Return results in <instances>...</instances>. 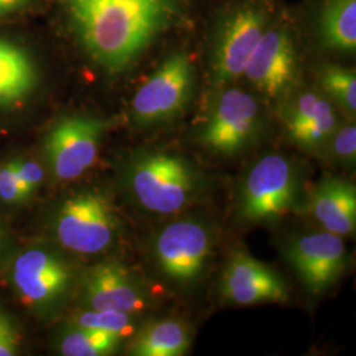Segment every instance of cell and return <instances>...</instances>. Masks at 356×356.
I'll return each instance as SVG.
<instances>
[{
    "label": "cell",
    "mask_w": 356,
    "mask_h": 356,
    "mask_svg": "<svg viewBox=\"0 0 356 356\" xmlns=\"http://www.w3.org/2000/svg\"><path fill=\"white\" fill-rule=\"evenodd\" d=\"M260 120V106L251 94L225 90L207 116L200 140L213 153L234 156L254 141Z\"/></svg>",
    "instance_id": "8"
},
{
    "label": "cell",
    "mask_w": 356,
    "mask_h": 356,
    "mask_svg": "<svg viewBox=\"0 0 356 356\" xmlns=\"http://www.w3.org/2000/svg\"><path fill=\"white\" fill-rule=\"evenodd\" d=\"M322 42L334 51L356 49V0H325L319 15Z\"/></svg>",
    "instance_id": "19"
},
{
    "label": "cell",
    "mask_w": 356,
    "mask_h": 356,
    "mask_svg": "<svg viewBox=\"0 0 356 356\" xmlns=\"http://www.w3.org/2000/svg\"><path fill=\"white\" fill-rule=\"evenodd\" d=\"M106 127L101 119L85 115L66 116L51 127L45 154L56 178L73 181L95 164Z\"/></svg>",
    "instance_id": "7"
},
{
    "label": "cell",
    "mask_w": 356,
    "mask_h": 356,
    "mask_svg": "<svg viewBox=\"0 0 356 356\" xmlns=\"http://www.w3.org/2000/svg\"><path fill=\"white\" fill-rule=\"evenodd\" d=\"M322 151L329 154L332 161L341 165L351 166L356 161V127L354 123L338 126L332 132Z\"/></svg>",
    "instance_id": "23"
},
{
    "label": "cell",
    "mask_w": 356,
    "mask_h": 356,
    "mask_svg": "<svg viewBox=\"0 0 356 356\" xmlns=\"http://www.w3.org/2000/svg\"><path fill=\"white\" fill-rule=\"evenodd\" d=\"M284 119L289 139L306 152L322 151L339 126L332 103L314 91H305L293 98Z\"/></svg>",
    "instance_id": "15"
},
{
    "label": "cell",
    "mask_w": 356,
    "mask_h": 356,
    "mask_svg": "<svg viewBox=\"0 0 356 356\" xmlns=\"http://www.w3.org/2000/svg\"><path fill=\"white\" fill-rule=\"evenodd\" d=\"M191 346V329L179 319L164 318L148 322L138 331L129 347L135 356H182Z\"/></svg>",
    "instance_id": "18"
},
{
    "label": "cell",
    "mask_w": 356,
    "mask_h": 356,
    "mask_svg": "<svg viewBox=\"0 0 356 356\" xmlns=\"http://www.w3.org/2000/svg\"><path fill=\"white\" fill-rule=\"evenodd\" d=\"M1 238H3V234H1V231H0V242H1Z\"/></svg>",
    "instance_id": "28"
},
{
    "label": "cell",
    "mask_w": 356,
    "mask_h": 356,
    "mask_svg": "<svg viewBox=\"0 0 356 356\" xmlns=\"http://www.w3.org/2000/svg\"><path fill=\"white\" fill-rule=\"evenodd\" d=\"M76 326L110 332L124 339L135 330V314L115 310L90 309L78 316Z\"/></svg>",
    "instance_id": "22"
},
{
    "label": "cell",
    "mask_w": 356,
    "mask_h": 356,
    "mask_svg": "<svg viewBox=\"0 0 356 356\" xmlns=\"http://www.w3.org/2000/svg\"><path fill=\"white\" fill-rule=\"evenodd\" d=\"M38 72L31 54L0 38V110L22 106L38 88Z\"/></svg>",
    "instance_id": "17"
},
{
    "label": "cell",
    "mask_w": 356,
    "mask_h": 356,
    "mask_svg": "<svg viewBox=\"0 0 356 356\" xmlns=\"http://www.w3.org/2000/svg\"><path fill=\"white\" fill-rule=\"evenodd\" d=\"M17 176L29 194L38 189L44 179V170L41 165L33 160L15 161Z\"/></svg>",
    "instance_id": "25"
},
{
    "label": "cell",
    "mask_w": 356,
    "mask_h": 356,
    "mask_svg": "<svg viewBox=\"0 0 356 356\" xmlns=\"http://www.w3.org/2000/svg\"><path fill=\"white\" fill-rule=\"evenodd\" d=\"M310 213L325 231L339 236L355 232L356 186L344 178L322 179L312 191Z\"/></svg>",
    "instance_id": "16"
},
{
    "label": "cell",
    "mask_w": 356,
    "mask_h": 356,
    "mask_svg": "<svg viewBox=\"0 0 356 356\" xmlns=\"http://www.w3.org/2000/svg\"><path fill=\"white\" fill-rule=\"evenodd\" d=\"M119 229L120 223L110 200L97 191H82L67 198L54 220L58 243L79 254L107 251L118 238Z\"/></svg>",
    "instance_id": "3"
},
{
    "label": "cell",
    "mask_w": 356,
    "mask_h": 356,
    "mask_svg": "<svg viewBox=\"0 0 356 356\" xmlns=\"http://www.w3.org/2000/svg\"><path fill=\"white\" fill-rule=\"evenodd\" d=\"M83 300L92 310L135 316L148 305V297L135 276L116 261H104L90 269L83 284Z\"/></svg>",
    "instance_id": "14"
},
{
    "label": "cell",
    "mask_w": 356,
    "mask_h": 356,
    "mask_svg": "<svg viewBox=\"0 0 356 356\" xmlns=\"http://www.w3.org/2000/svg\"><path fill=\"white\" fill-rule=\"evenodd\" d=\"M213 252V234L204 222L179 219L161 229L153 242L157 267L168 279L191 285L204 275Z\"/></svg>",
    "instance_id": "6"
},
{
    "label": "cell",
    "mask_w": 356,
    "mask_h": 356,
    "mask_svg": "<svg viewBox=\"0 0 356 356\" xmlns=\"http://www.w3.org/2000/svg\"><path fill=\"white\" fill-rule=\"evenodd\" d=\"M194 65L186 53H173L141 85L132 99V118L139 126L175 119L191 101Z\"/></svg>",
    "instance_id": "5"
},
{
    "label": "cell",
    "mask_w": 356,
    "mask_h": 356,
    "mask_svg": "<svg viewBox=\"0 0 356 356\" xmlns=\"http://www.w3.org/2000/svg\"><path fill=\"white\" fill-rule=\"evenodd\" d=\"M123 338L86 327L76 326L67 332L60 343V351L65 356H103L114 353Z\"/></svg>",
    "instance_id": "20"
},
{
    "label": "cell",
    "mask_w": 356,
    "mask_h": 356,
    "mask_svg": "<svg viewBox=\"0 0 356 356\" xmlns=\"http://www.w3.org/2000/svg\"><path fill=\"white\" fill-rule=\"evenodd\" d=\"M319 82L327 94L346 113L355 114L356 74L354 69L341 66H325L319 73Z\"/></svg>",
    "instance_id": "21"
},
{
    "label": "cell",
    "mask_w": 356,
    "mask_h": 356,
    "mask_svg": "<svg viewBox=\"0 0 356 356\" xmlns=\"http://www.w3.org/2000/svg\"><path fill=\"white\" fill-rule=\"evenodd\" d=\"M298 193L300 182L292 161L279 153L266 154L243 182L239 216L254 223L276 220L293 210Z\"/></svg>",
    "instance_id": "4"
},
{
    "label": "cell",
    "mask_w": 356,
    "mask_h": 356,
    "mask_svg": "<svg viewBox=\"0 0 356 356\" xmlns=\"http://www.w3.org/2000/svg\"><path fill=\"white\" fill-rule=\"evenodd\" d=\"M267 29V16L254 6H243L229 13L219 28L211 61L216 86L229 85L243 76L260 38Z\"/></svg>",
    "instance_id": "9"
},
{
    "label": "cell",
    "mask_w": 356,
    "mask_h": 356,
    "mask_svg": "<svg viewBox=\"0 0 356 356\" xmlns=\"http://www.w3.org/2000/svg\"><path fill=\"white\" fill-rule=\"evenodd\" d=\"M72 277L70 266L47 250H28L13 263V286L29 305H47L56 301L67 291Z\"/></svg>",
    "instance_id": "13"
},
{
    "label": "cell",
    "mask_w": 356,
    "mask_h": 356,
    "mask_svg": "<svg viewBox=\"0 0 356 356\" xmlns=\"http://www.w3.org/2000/svg\"><path fill=\"white\" fill-rule=\"evenodd\" d=\"M19 350V335L13 323L0 313V356H13Z\"/></svg>",
    "instance_id": "26"
},
{
    "label": "cell",
    "mask_w": 356,
    "mask_h": 356,
    "mask_svg": "<svg viewBox=\"0 0 356 356\" xmlns=\"http://www.w3.org/2000/svg\"><path fill=\"white\" fill-rule=\"evenodd\" d=\"M31 195L16 172L15 161L0 168V200L6 204H20Z\"/></svg>",
    "instance_id": "24"
},
{
    "label": "cell",
    "mask_w": 356,
    "mask_h": 356,
    "mask_svg": "<svg viewBox=\"0 0 356 356\" xmlns=\"http://www.w3.org/2000/svg\"><path fill=\"white\" fill-rule=\"evenodd\" d=\"M286 259L306 289L321 294L341 279L348 254L342 236L323 229L293 239L286 247Z\"/></svg>",
    "instance_id": "10"
},
{
    "label": "cell",
    "mask_w": 356,
    "mask_h": 356,
    "mask_svg": "<svg viewBox=\"0 0 356 356\" xmlns=\"http://www.w3.org/2000/svg\"><path fill=\"white\" fill-rule=\"evenodd\" d=\"M297 74V51L291 33L284 28H267L259 40L243 76L270 99L292 88Z\"/></svg>",
    "instance_id": "11"
},
{
    "label": "cell",
    "mask_w": 356,
    "mask_h": 356,
    "mask_svg": "<svg viewBox=\"0 0 356 356\" xmlns=\"http://www.w3.org/2000/svg\"><path fill=\"white\" fill-rule=\"evenodd\" d=\"M220 291L223 298L235 305L285 302L289 291L280 275L244 251L231 254L225 268Z\"/></svg>",
    "instance_id": "12"
},
{
    "label": "cell",
    "mask_w": 356,
    "mask_h": 356,
    "mask_svg": "<svg viewBox=\"0 0 356 356\" xmlns=\"http://www.w3.org/2000/svg\"><path fill=\"white\" fill-rule=\"evenodd\" d=\"M35 0H0V17L20 13L28 8Z\"/></svg>",
    "instance_id": "27"
},
{
    "label": "cell",
    "mask_w": 356,
    "mask_h": 356,
    "mask_svg": "<svg viewBox=\"0 0 356 356\" xmlns=\"http://www.w3.org/2000/svg\"><path fill=\"white\" fill-rule=\"evenodd\" d=\"M128 185L136 202L156 214H175L191 204L200 181L193 166L181 156L144 152L128 168Z\"/></svg>",
    "instance_id": "2"
},
{
    "label": "cell",
    "mask_w": 356,
    "mask_h": 356,
    "mask_svg": "<svg viewBox=\"0 0 356 356\" xmlns=\"http://www.w3.org/2000/svg\"><path fill=\"white\" fill-rule=\"evenodd\" d=\"M90 58L108 73L135 64L176 22L181 0H61Z\"/></svg>",
    "instance_id": "1"
}]
</instances>
